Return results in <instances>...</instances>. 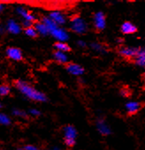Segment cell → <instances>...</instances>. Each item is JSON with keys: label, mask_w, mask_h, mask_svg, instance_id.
Here are the masks:
<instances>
[{"label": "cell", "mask_w": 145, "mask_h": 150, "mask_svg": "<svg viewBox=\"0 0 145 150\" xmlns=\"http://www.w3.org/2000/svg\"><path fill=\"white\" fill-rule=\"evenodd\" d=\"M15 87L25 97L29 100L38 103H44L47 101V97L43 92L36 89L35 88H33L32 85L28 84V82L17 81L15 82Z\"/></svg>", "instance_id": "1"}, {"label": "cell", "mask_w": 145, "mask_h": 150, "mask_svg": "<svg viewBox=\"0 0 145 150\" xmlns=\"http://www.w3.org/2000/svg\"><path fill=\"white\" fill-rule=\"evenodd\" d=\"M70 28L78 35H83L88 31V24L82 18L75 16L70 21Z\"/></svg>", "instance_id": "2"}, {"label": "cell", "mask_w": 145, "mask_h": 150, "mask_svg": "<svg viewBox=\"0 0 145 150\" xmlns=\"http://www.w3.org/2000/svg\"><path fill=\"white\" fill-rule=\"evenodd\" d=\"M63 134H64V141L65 144L72 147L75 145L76 138H77V131L75 126L72 125H66L63 129Z\"/></svg>", "instance_id": "3"}, {"label": "cell", "mask_w": 145, "mask_h": 150, "mask_svg": "<svg viewBox=\"0 0 145 150\" xmlns=\"http://www.w3.org/2000/svg\"><path fill=\"white\" fill-rule=\"evenodd\" d=\"M50 35L53 36L54 39H56L59 42H65L69 39V35L67 31L59 27H58L55 30H53L50 33Z\"/></svg>", "instance_id": "4"}, {"label": "cell", "mask_w": 145, "mask_h": 150, "mask_svg": "<svg viewBox=\"0 0 145 150\" xmlns=\"http://www.w3.org/2000/svg\"><path fill=\"white\" fill-rule=\"evenodd\" d=\"M6 53V56L8 57V58H10L11 60H14V61H21L23 58L21 50L15 47L7 48Z\"/></svg>", "instance_id": "5"}, {"label": "cell", "mask_w": 145, "mask_h": 150, "mask_svg": "<svg viewBox=\"0 0 145 150\" xmlns=\"http://www.w3.org/2000/svg\"><path fill=\"white\" fill-rule=\"evenodd\" d=\"M94 26L97 30H103L106 26L105 16L104 13L97 12L94 15Z\"/></svg>", "instance_id": "6"}, {"label": "cell", "mask_w": 145, "mask_h": 150, "mask_svg": "<svg viewBox=\"0 0 145 150\" xmlns=\"http://www.w3.org/2000/svg\"><path fill=\"white\" fill-rule=\"evenodd\" d=\"M57 26H62V25H64V24H65V22H66V19H65V16L62 13H60V12H58V11H53V12H51L50 14H49V16H48Z\"/></svg>", "instance_id": "7"}, {"label": "cell", "mask_w": 145, "mask_h": 150, "mask_svg": "<svg viewBox=\"0 0 145 150\" xmlns=\"http://www.w3.org/2000/svg\"><path fill=\"white\" fill-rule=\"evenodd\" d=\"M66 70H67V71L70 74L74 75V76H81V75H82L84 73L83 67L81 66L78 64H75V63H69V64H67Z\"/></svg>", "instance_id": "8"}, {"label": "cell", "mask_w": 145, "mask_h": 150, "mask_svg": "<svg viewBox=\"0 0 145 150\" xmlns=\"http://www.w3.org/2000/svg\"><path fill=\"white\" fill-rule=\"evenodd\" d=\"M97 131L99 132V133H101L102 135L104 136H107L109 134H111L112 131H111V128L110 126L108 125V124L102 118L98 119L97 121Z\"/></svg>", "instance_id": "9"}, {"label": "cell", "mask_w": 145, "mask_h": 150, "mask_svg": "<svg viewBox=\"0 0 145 150\" xmlns=\"http://www.w3.org/2000/svg\"><path fill=\"white\" fill-rule=\"evenodd\" d=\"M6 30L13 35H18L21 32V25L14 20H9L6 22Z\"/></svg>", "instance_id": "10"}, {"label": "cell", "mask_w": 145, "mask_h": 150, "mask_svg": "<svg viewBox=\"0 0 145 150\" xmlns=\"http://www.w3.org/2000/svg\"><path fill=\"white\" fill-rule=\"evenodd\" d=\"M17 13L24 19V21H28V22L33 23L36 21L35 15L24 7H18L17 8Z\"/></svg>", "instance_id": "11"}, {"label": "cell", "mask_w": 145, "mask_h": 150, "mask_svg": "<svg viewBox=\"0 0 145 150\" xmlns=\"http://www.w3.org/2000/svg\"><path fill=\"white\" fill-rule=\"evenodd\" d=\"M119 53L124 57L132 58V57H136V55L138 53V50L136 48H134V47H123L120 49Z\"/></svg>", "instance_id": "12"}, {"label": "cell", "mask_w": 145, "mask_h": 150, "mask_svg": "<svg viewBox=\"0 0 145 150\" xmlns=\"http://www.w3.org/2000/svg\"><path fill=\"white\" fill-rule=\"evenodd\" d=\"M136 27L131 23V22H124L121 26V31L123 34H126V35H130V34H134L136 32Z\"/></svg>", "instance_id": "13"}, {"label": "cell", "mask_w": 145, "mask_h": 150, "mask_svg": "<svg viewBox=\"0 0 145 150\" xmlns=\"http://www.w3.org/2000/svg\"><path fill=\"white\" fill-rule=\"evenodd\" d=\"M53 57L55 59L56 62L59 63V64H66L68 61V57L66 55V53L61 52V51H58L56 50L53 54Z\"/></svg>", "instance_id": "14"}, {"label": "cell", "mask_w": 145, "mask_h": 150, "mask_svg": "<svg viewBox=\"0 0 145 150\" xmlns=\"http://www.w3.org/2000/svg\"><path fill=\"white\" fill-rule=\"evenodd\" d=\"M42 23L46 27V28L48 29L49 34H50L53 30H55L58 26H57L49 17H43L42 20Z\"/></svg>", "instance_id": "15"}, {"label": "cell", "mask_w": 145, "mask_h": 150, "mask_svg": "<svg viewBox=\"0 0 145 150\" xmlns=\"http://www.w3.org/2000/svg\"><path fill=\"white\" fill-rule=\"evenodd\" d=\"M135 62L139 66L145 67V49L138 50V53L135 57Z\"/></svg>", "instance_id": "16"}, {"label": "cell", "mask_w": 145, "mask_h": 150, "mask_svg": "<svg viewBox=\"0 0 145 150\" xmlns=\"http://www.w3.org/2000/svg\"><path fill=\"white\" fill-rule=\"evenodd\" d=\"M126 109L129 114L136 113L140 109V103L137 102H129L126 105Z\"/></svg>", "instance_id": "17"}, {"label": "cell", "mask_w": 145, "mask_h": 150, "mask_svg": "<svg viewBox=\"0 0 145 150\" xmlns=\"http://www.w3.org/2000/svg\"><path fill=\"white\" fill-rule=\"evenodd\" d=\"M56 50L58 51H61V52H64V53H66L70 50V46L66 43V42H57L54 45Z\"/></svg>", "instance_id": "18"}, {"label": "cell", "mask_w": 145, "mask_h": 150, "mask_svg": "<svg viewBox=\"0 0 145 150\" xmlns=\"http://www.w3.org/2000/svg\"><path fill=\"white\" fill-rule=\"evenodd\" d=\"M35 29L36 30L37 34H40L42 35H49V32H48V29L46 28V27L42 23V22H37L36 23L35 25Z\"/></svg>", "instance_id": "19"}, {"label": "cell", "mask_w": 145, "mask_h": 150, "mask_svg": "<svg viewBox=\"0 0 145 150\" xmlns=\"http://www.w3.org/2000/svg\"><path fill=\"white\" fill-rule=\"evenodd\" d=\"M12 120L9 116H7L5 113L0 112V125H11Z\"/></svg>", "instance_id": "20"}, {"label": "cell", "mask_w": 145, "mask_h": 150, "mask_svg": "<svg viewBox=\"0 0 145 150\" xmlns=\"http://www.w3.org/2000/svg\"><path fill=\"white\" fill-rule=\"evenodd\" d=\"M11 93V88L10 86L6 84L0 85V96H6L10 95Z\"/></svg>", "instance_id": "21"}, {"label": "cell", "mask_w": 145, "mask_h": 150, "mask_svg": "<svg viewBox=\"0 0 145 150\" xmlns=\"http://www.w3.org/2000/svg\"><path fill=\"white\" fill-rule=\"evenodd\" d=\"M13 115L17 117H20V118H27L28 117V114L27 112H25L24 110H19V109H15L13 110Z\"/></svg>", "instance_id": "22"}, {"label": "cell", "mask_w": 145, "mask_h": 150, "mask_svg": "<svg viewBox=\"0 0 145 150\" xmlns=\"http://www.w3.org/2000/svg\"><path fill=\"white\" fill-rule=\"evenodd\" d=\"M25 34H26L28 37H32V38L36 37V35H38L37 32H36V30L35 29L34 27H30V28H25Z\"/></svg>", "instance_id": "23"}, {"label": "cell", "mask_w": 145, "mask_h": 150, "mask_svg": "<svg viewBox=\"0 0 145 150\" xmlns=\"http://www.w3.org/2000/svg\"><path fill=\"white\" fill-rule=\"evenodd\" d=\"M91 48H92V50H94L95 51H97V52H100V53H103V52H104V46L102 45V44H100V43H97V42H93V43H91Z\"/></svg>", "instance_id": "24"}, {"label": "cell", "mask_w": 145, "mask_h": 150, "mask_svg": "<svg viewBox=\"0 0 145 150\" xmlns=\"http://www.w3.org/2000/svg\"><path fill=\"white\" fill-rule=\"evenodd\" d=\"M29 114L33 117H39L41 115V111L36 108H33L29 110Z\"/></svg>", "instance_id": "25"}, {"label": "cell", "mask_w": 145, "mask_h": 150, "mask_svg": "<svg viewBox=\"0 0 145 150\" xmlns=\"http://www.w3.org/2000/svg\"><path fill=\"white\" fill-rule=\"evenodd\" d=\"M23 148L24 150H41L38 146L35 145H26Z\"/></svg>", "instance_id": "26"}, {"label": "cell", "mask_w": 145, "mask_h": 150, "mask_svg": "<svg viewBox=\"0 0 145 150\" xmlns=\"http://www.w3.org/2000/svg\"><path fill=\"white\" fill-rule=\"evenodd\" d=\"M33 23L32 22H28V21H23V26L25 28H30L32 27Z\"/></svg>", "instance_id": "27"}, {"label": "cell", "mask_w": 145, "mask_h": 150, "mask_svg": "<svg viewBox=\"0 0 145 150\" xmlns=\"http://www.w3.org/2000/svg\"><path fill=\"white\" fill-rule=\"evenodd\" d=\"M77 43H78V45H79L80 47H82V48H85V47H86V42H85L84 41H82V40H79V41L77 42Z\"/></svg>", "instance_id": "28"}, {"label": "cell", "mask_w": 145, "mask_h": 150, "mask_svg": "<svg viewBox=\"0 0 145 150\" xmlns=\"http://www.w3.org/2000/svg\"><path fill=\"white\" fill-rule=\"evenodd\" d=\"M46 150H61L58 146H52V147H50Z\"/></svg>", "instance_id": "29"}, {"label": "cell", "mask_w": 145, "mask_h": 150, "mask_svg": "<svg viewBox=\"0 0 145 150\" xmlns=\"http://www.w3.org/2000/svg\"><path fill=\"white\" fill-rule=\"evenodd\" d=\"M3 10H4V5L0 3V13H1Z\"/></svg>", "instance_id": "30"}, {"label": "cell", "mask_w": 145, "mask_h": 150, "mask_svg": "<svg viewBox=\"0 0 145 150\" xmlns=\"http://www.w3.org/2000/svg\"><path fill=\"white\" fill-rule=\"evenodd\" d=\"M2 107H3V104L0 103V109H2Z\"/></svg>", "instance_id": "31"}, {"label": "cell", "mask_w": 145, "mask_h": 150, "mask_svg": "<svg viewBox=\"0 0 145 150\" xmlns=\"http://www.w3.org/2000/svg\"><path fill=\"white\" fill-rule=\"evenodd\" d=\"M16 150H24V148H21H21H18V149H16Z\"/></svg>", "instance_id": "32"}]
</instances>
